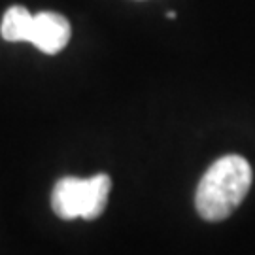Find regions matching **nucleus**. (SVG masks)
Wrapping results in <instances>:
<instances>
[{"instance_id": "7ed1b4c3", "label": "nucleus", "mask_w": 255, "mask_h": 255, "mask_svg": "<svg viewBox=\"0 0 255 255\" xmlns=\"http://www.w3.org/2000/svg\"><path fill=\"white\" fill-rule=\"evenodd\" d=\"M70 34V23L64 15L57 11H40L32 15L27 42L34 44L42 53L55 55L64 49Z\"/></svg>"}, {"instance_id": "f257e3e1", "label": "nucleus", "mask_w": 255, "mask_h": 255, "mask_svg": "<svg viewBox=\"0 0 255 255\" xmlns=\"http://www.w3.org/2000/svg\"><path fill=\"white\" fill-rule=\"evenodd\" d=\"M254 172L242 155H223L199 182L195 206L204 221L227 219L244 201L252 187Z\"/></svg>"}, {"instance_id": "20e7f679", "label": "nucleus", "mask_w": 255, "mask_h": 255, "mask_svg": "<svg viewBox=\"0 0 255 255\" xmlns=\"http://www.w3.org/2000/svg\"><path fill=\"white\" fill-rule=\"evenodd\" d=\"M30 21H32V13L25 6H11L6 9L2 17L0 34L8 42H27Z\"/></svg>"}, {"instance_id": "f03ea898", "label": "nucleus", "mask_w": 255, "mask_h": 255, "mask_svg": "<svg viewBox=\"0 0 255 255\" xmlns=\"http://www.w3.org/2000/svg\"><path fill=\"white\" fill-rule=\"evenodd\" d=\"M112 180L108 174H95L91 178L66 176L55 183L51 193V208L61 219L83 218L97 219L108 204Z\"/></svg>"}]
</instances>
